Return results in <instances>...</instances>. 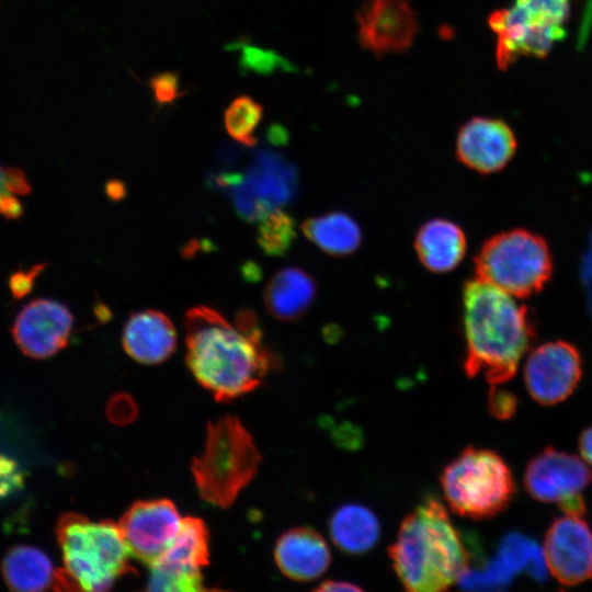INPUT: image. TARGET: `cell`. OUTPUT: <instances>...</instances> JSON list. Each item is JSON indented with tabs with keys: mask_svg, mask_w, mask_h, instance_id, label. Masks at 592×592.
I'll return each mask as SVG.
<instances>
[{
	"mask_svg": "<svg viewBox=\"0 0 592 592\" xmlns=\"http://www.w3.org/2000/svg\"><path fill=\"white\" fill-rule=\"evenodd\" d=\"M183 326L186 364L218 401L255 389L276 364L251 310L238 311L232 325L219 311L196 306L185 312Z\"/></svg>",
	"mask_w": 592,
	"mask_h": 592,
	"instance_id": "obj_1",
	"label": "cell"
},
{
	"mask_svg": "<svg viewBox=\"0 0 592 592\" xmlns=\"http://www.w3.org/2000/svg\"><path fill=\"white\" fill-rule=\"evenodd\" d=\"M463 325L465 373L481 375L493 386L511 379L534 338L526 308L476 277L464 285Z\"/></svg>",
	"mask_w": 592,
	"mask_h": 592,
	"instance_id": "obj_2",
	"label": "cell"
},
{
	"mask_svg": "<svg viewBox=\"0 0 592 592\" xmlns=\"http://www.w3.org/2000/svg\"><path fill=\"white\" fill-rule=\"evenodd\" d=\"M392 568L411 592H439L458 582L469 554L445 506L428 497L400 524L389 547Z\"/></svg>",
	"mask_w": 592,
	"mask_h": 592,
	"instance_id": "obj_3",
	"label": "cell"
},
{
	"mask_svg": "<svg viewBox=\"0 0 592 592\" xmlns=\"http://www.w3.org/2000/svg\"><path fill=\"white\" fill-rule=\"evenodd\" d=\"M57 538L64 568L57 570L55 589L105 591L134 572L118 525L111 521L67 513L57 523Z\"/></svg>",
	"mask_w": 592,
	"mask_h": 592,
	"instance_id": "obj_4",
	"label": "cell"
},
{
	"mask_svg": "<svg viewBox=\"0 0 592 592\" xmlns=\"http://www.w3.org/2000/svg\"><path fill=\"white\" fill-rule=\"evenodd\" d=\"M260 459L250 433L236 417L209 423L204 451L191 466L200 496L213 505L230 506L255 476Z\"/></svg>",
	"mask_w": 592,
	"mask_h": 592,
	"instance_id": "obj_5",
	"label": "cell"
},
{
	"mask_svg": "<svg viewBox=\"0 0 592 592\" xmlns=\"http://www.w3.org/2000/svg\"><path fill=\"white\" fill-rule=\"evenodd\" d=\"M441 485L451 510L474 520L501 513L515 491L513 476L503 458L473 446L445 466Z\"/></svg>",
	"mask_w": 592,
	"mask_h": 592,
	"instance_id": "obj_6",
	"label": "cell"
},
{
	"mask_svg": "<svg viewBox=\"0 0 592 592\" xmlns=\"http://www.w3.org/2000/svg\"><path fill=\"white\" fill-rule=\"evenodd\" d=\"M549 249L539 236L514 229L490 238L475 259L476 277L516 298L542 289L551 274Z\"/></svg>",
	"mask_w": 592,
	"mask_h": 592,
	"instance_id": "obj_7",
	"label": "cell"
},
{
	"mask_svg": "<svg viewBox=\"0 0 592 592\" xmlns=\"http://www.w3.org/2000/svg\"><path fill=\"white\" fill-rule=\"evenodd\" d=\"M572 0H515L488 19L497 35V66L505 70L519 57H545L565 37Z\"/></svg>",
	"mask_w": 592,
	"mask_h": 592,
	"instance_id": "obj_8",
	"label": "cell"
},
{
	"mask_svg": "<svg viewBox=\"0 0 592 592\" xmlns=\"http://www.w3.org/2000/svg\"><path fill=\"white\" fill-rule=\"evenodd\" d=\"M227 189L236 212L248 221H260L276 208L292 202L297 185L293 166L280 156L258 151L244 174L221 173L215 178Z\"/></svg>",
	"mask_w": 592,
	"mask_h": 592,
	"instance_id": "obj_9",
	"label": "cell"
},
{
	"mask_svg": "<svg viewBox=\"0 0 592 592\" xmlns=\"http://www.w3.org/2000/svg\"><path fill=\"white\" fill-rule=\"evenodd\" d=\"M592 473L581 458L547 447L527 464L524 486L527 493L544 503H557L565 513L584 514L582 491Z\"/></svg>",
	"mask_w": 592,
	"mask_h": 592,
	"instance_id": "obj_10",
	"label": "cell"
},
{
	"mask_svg": "<svg viewBox=\"0 0 592 592\" xmlns=\"http://www.w3.org/2000/svg\"><path fill=\"white\" fill-rule=\"evenodd\" d=\"M208 532L203 521L184 517L163 555L150 566L148 590L205 591L202 569L208 563Z\"/></svg>",
	"mask_w": 592,
	"mask_h": 592,
	"instance_id": "obj_11",
	"label": "cell"
},
{
	"mask_svg": "<svg viewBox=\"0 0 592 592\" xmlns=\"http://www.w3.org/2000/svg\"><path fill=\"white\" fill-rule=\"evenodd\" d=\"M181 523L172 501L156 499L130 505L117 525L129 555L150 567L171 545Z\"/></svg>",
	"mask_w": 592,
	"mask_h": 592,
	"instance_id": "obj_12",
	"label": "cell"
},
{
	"mask_svg": "<svg viewBox=\"0 0 592 592\" xmlns=\"http://www.w3.org/2000/svg\"><path fill=\"white\" fill-rule=\"evenodd\" d=\"M543 551L548 572L571 587L592 577V531L582 514L565 513L548 527Z\"/></svg>",
	"mask_w": 592,
	"mask_h": 592,
	"instance_id": "obj_13",
	"label": "cell"
},
{
	"mask_svg": "<svg viewBox=\"0 0 592 592\" xmlns=\"http://www.w3.org/2000/svg\"><path fill=\"white\" fill-rule=\"evenodd\" d=\"M577 349L565 341L547 342L532 351L524 366V380L531 397L549 406L568 398L581 377Z\"/></svg>",
	"mask_w": 592,
	"mask_h": 592,
	"instance_id": "obj_14",
	"label": "cell"
},
{
	"mask_svg": "<svg viewBox=\"0 0 592 592\" xmlns=\"http://www.w3.org/2000/svg\"><path fill=\"white\" fill-rule=\"evenodd\" d=\"M356 21L361 46L377 56L407 50L418 32L409 0H365Z\"/></svg>",
	"mask_w": 592,
	"mask_h": 592,
	"instance_id": "obj_15",
	"label": "cell"
},
{
	"mask_svg": "<svg viewBox=\"0 0 592 592\" xmlns=\"http://www.w3.org/2000/svg\"><path fill=\"white\" fill-rule=\"evenodd\" d=\"M73 323L70 310L52 299H35L16 316L13 338L21 351L33 358H45L66 346Z\"/></svg>",
	"mask_w": 592,
	"mask_h": 592,
	"instance_id": "obj_16",
	"label": "cell"
},
{
	"mask_svg": "<svg viewBox=\"0 0 592 592\" xmlns=\"http://www.w3.org/2000/svg\"><path fill=\"white\" fill-rule=\"evenodd\" d=\"M516 150L511 127L502 119L474 117L458 130L455 152L458 160L479 173L503 169Z\"/></svg>",
	"mask_w": 592,
	"mask_h": 592,
	"instance_id": "obj_17",
	"label": "cell"
},
{
	"mask_svg": "<svg viewBox=\"0 0 592 592\" xmlns=\"http://www.w3.org/2000/svg\"><path fill=\"white\" fill-rule=\"evenodd\" d=\"M274 558L282 573L298 582L322 576L331 554L325 538L310 527H295L283 533L275 545Z\"/></svg>",
	"mask_w": 592,
	"mask_h": 592,
	"instance_id": "obj_18",
	"label": "cell"
},
{
	"mask_svg": "<svg viewBox=\"0 0 592 592\" xmlns=\"http://www.w3.org/2000/svg\"><path fill=\"white\" fill-rule=\"evenodd\" d=\"M122 344L125 352L141 364H159L177 348V331L163 312L148 309L135 312L126 321Z\"/></svg>",
	"mask_w": 592,
	"mask_h": 592,
	"instance_id": "obj_19",
	"label": "cell"
},
{
	"mask_svg": "<svg viewBox=\"0 0 592 592\" xmlns=\"http://www.w3.org/2000/svg\"><path fill=\"white\" fill-rule=\"evenodd\" d=\"M316 296L314 278L299 267L277 271L267 282L263 300L267 311L277 320L295 321L309 309Z\"/></svg>",
	"mask_w": 592,
	"mask_h": 592,
	"instance_id": "obj_20",
	"label": "cell"
},
{
	"mask_svg": "<svg viewBox=\"0 0 592 592\" xmlns=\"http://www.w3.org/2000/svg\"><path fill=\"white\" fill-rule=\"evenodd\" d=\"M415 251L422 264L435 273L455 269L466 252V238L455 223L436 218L422 225L415 236Z\"/></svg>",
	"mask_w": 592,
	"mask_h": 592,
	"instance_id": "obj_21",
	"label": "cell"
},
{
	"mask_svg": "<svg viewBox=\"0 0 592 592\" xmlns=\"http://www.w3.org/2000/svg\"><path fill=\"white\" fill-rule=\"evenodd\" d=\"M7 585L14 591H43L56 584L57 570L42 550L26 545L10 549L2 562Z\"/></svg>",
	"mask_w": 592,
	"mask_h": 592,
	"instance_id": "obj_22",
	"label": "cell"
},
{
	"mask_svg": "<svg viewBox=\"0 0 592 592\" xmlns=\"http://www.w3.org/2000/svg\"><path fill=\"white\" fill-rule=\"evenodd\" d=\"M334 545L349 554H362L378 540L380 526L376 515L362 504H344L329 523Z\"/></svg>",
	"mask_w": 592,
	"mask_h": 592,
	"instance_id": "obj_23",
	"label": "cell"
},
{
	"mask_svg": "<svg viewBox=\"0 0 592 592\" xmlns=\"http://www.w3.org/2000/svg\"><path fill=\"white\" fill-rule=\"evenodd\" d=\"M301 229L312 243L331 255L353 253L362 240L357 223L342 212L309 218L304 221Z\"/></svg>",
	"mask_w": 592,
	"mask_h": 592,
	"instance_id": "obj_24",
	"label": "cell"
},
{
	"mask_svg": "<svg viewBox=\"0 0 592 592\" xmlns=\"http://www.w3.org/2000/svg\"><path fill=\"white\" fill-rule=\"evenodd\" d=\"M514 574L526 572L538 582L548 574L543 548L520 533H510L499 545L498 557Z\"/></svg>",
	"mask_w": 592,
	"mask_h": 592,
	"instance_id": "obj_25",
	"label": "cell"
},
{
	"mask_svg": "<svg viewBox=\"0 0 592 592\" xmlns=\"http://www.w3.org/2000/svg\"><path fill=\"white\" fill-rule=\"evenodd\" d=\"M262 105L249 95H239L226 107V132L239 144L251 147L257 143L255 130L262 119Z\"/></svg>",
	"mask_w": 592,
	"mask_h": 592,
	"instance_id": "obj_26",
	"label": "cell"
},
{
	"mask_svg": "<svg viewBox=\"0 0 592 592\" xmlns=\"http://www.w3.org/2000/svg\"><path fill=\"white\" fill-rule=\"evenodd\" d=\"M258 243L271 257L284 255L295 238L293 218L282 208H276L259 221Z\"/></svg>",
	"mask_w": 592,
	"mask_h": 592,
	"instance_id": "obj_27",
	"label": "cell"
},
{
	"mask_svg": "<svg viewBox=\"0 0 592 592\" xmlns=\"http://www.w3.org/2000/svg\"><path fill=\"white\" fill-rule=\"evenodd\" d=\"M30 191L23 172L0 166V214L7 218H16L22 214V204L18 198Z\"/></svg>",
	"mask_w": 592,
	"mask_h": 592,
	"instance_id": "obj_28",
	"label": "cell"
},
{
	"mask_svg": "<svg viewBox=\"0 0 592 592\" xmlns=\"http://www.w3.org/2000/svg\"><path fill=\"white\" fill-rule=\"evenodd\" d=\"M514 573L498 558L489 560L481 569H467L459 583L470 590H498L506 588Z\"/></svg>",
	"mask_w": 592,
	"mask_h": 592,
	"instance_id": "obj_29",
	"label": "cell"
},
{
	"mask_svg": "<svg viewBox=\"0 0 592 592\" xmlns=\"http://www.w3.org/2000/svg\"><path fill=\"white\" fill-rule=\"evenodd\" d=\"M153 99L160 105H167L180 98L179 76L171 71L155 75L150 79Z\"/></svg>",
	"mask_w": 592,
	"mask_h": 592,
	"instance_id": "obj_30",
	"label": "cell"
},
{
	"mask_svg": "<svg viewBox=\"0 0 592 592\" xmlns=\"http://www.w3.org/2000/svg\"><path fill=\"white\" fill-rule=\"evenodd\" d=\"M489 409L491 413L501 419L510 418L516 409V398L513 394L499 390L493 386L489 392Z\"/></svg>",
	"mask_w": 592,
	"mask_h": 592,
	"instance_id": "obj_31",
	"label": "cell"
},
{
	"mask_svg": "<svg viewBox=\"0 0 592 592\" xmlns=\"http://www.w3.org/2000/svg\"><path fill=\"white\" fill-rule=\"evenodd\" d=\"M19 480L20 474L14 463L0 455V496L9 492Z\"/></svg>",
	"mask_w": 592,
	"mask_h": 592,
	"instance_id": "obj_32",
	"label": "cell"
},
{
	"mask_svg": "<svg viewBox=\"0 0 592 592\" xmlns=\"http://www.w3.org/2000/svg\"><path fill=\"white\" fill-rule=\"evenodd\" d=\"M42 269L43 267L38 265L27 272H19L14 274L10 281L13 295L16 297L26 295L32 288L33 280Z\"/></svg>",
	"mask_w": 592,
	"mask_h": 592,
	"instance_id": "obj_33",
	"label": "cell"
},
{
	"mask_svg": "<svg viewBox=\"0 0 592 592\" xmlns=\"http://www.w3.org/2000/svg\"><path fill=\"white\" fill-rule=\"evenodd\" d=\"M109 408L110 417L116 422H126L135 414L134 403L127 396L114 398Z\"/></svg>",
	"mask_w": 592,
	"mask_h": 592,
	"instance_id": "obj_34",
	"label": "cell"
},
{
	"mask_svg": "<svg viewBox=\"0 0 592 592\" xmlns=\"http://www.w3.org/2000/svg\"><path fill=\"white\" fill-rule=\"evenodd\" d=\"M319 592L361 591L362 588L353 582L343 580H327L321 582L316 589Z\"/></svg>",
	"mask_w": 592,
	"mask_h": 592,
	"instance_id": "obj_35",
	"label": "cell"
},
{
	"mask_svg": "<svg viewBox=\"0 0 592 592\" xmlns=\"http://www.w3.org/2000/svg\"><path fill=\"white\" fill-rule=\"evenodd\" d=\"M579 449L584 462L592 466V425L581 433L579 437Z\"/></svg>",
	"mask_w": 592,
	"mask_h": 592,
	"instance_id": "obj_36",
	"label": "cell"
},
{
	"mask_svg": "<svg viewBox=\"0 0 592 592\" xmlns=\"http://www.w3.org/2000/svg\"><path fill=\"white\" fill-rule=\"evenodd\" d=\"M106 192L111 198H121L125 195V187L119 181H111L106 184Z\"/></svg>",
	"mask_w": 592,
	"mask_h": 592,
	"instance_id": "obj_37",
	"label": "cell"
}]
</instances>
